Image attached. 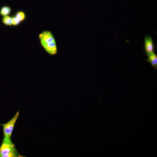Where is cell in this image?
Here are the masks:
<instances>
[{
    "label": "cell",
    "instance_id": "cell-4",
    "mask_svg": "<svg viewBox=\"0 0 157 157\" xmlns=\"http://www.w3.org/2000/svg\"><path fill=\"white\" fill-rule=\"evenodd\" d=\"M155 46L151 37L146 35L144 38V50L146 53L154 51Z\"/></svg>",
    "mask_w": 157,
    "mask_h": 157
},
{
    "label": "cell",
    "instance_id": "cell-6",
    "mask_svg": "<svg viewBox=\"0 0 157 157\" xmlns=\"http://www.w3.org/2000/svg\"><path fill=\"white\" fill-rule=\"evenodd\" d=\"M147 56V61L150 63L155 69H157V56L154 51L146 53Z\"/></svg>",
    "mask_w": 157,
    "mask_h": 157
},
{
    "label": "cell",
    "instance_id": "cell-7",
    "mask_svg": "<svg viewBox=\"0 0 157 157\" xmlns=\"http://www.w3.org/2000/svg\"><path fill=\"white\" fill-rule=\"evenodd\" d=\"M11 11L10 8L7 6L3 7L0 11L1 15L3 16H7Z\"/></svg>",
    "mask_w": 157,
    "mask_h": 157
},
{
    "label": "cell",
    "instance_id": "cell-1",
    "mask_svg": "<svg viewBox=\"0 0 157 157\" xmlns=\"http://www.w3.org/2000/svg\"><path fill=\"white\" fill-rule=\"evenodd\" d=\"M19 115L18 111L13 117L7 123L2 125L4 138L10 139V137L15 123Z\"/></svg>",
    "mask_w": 157,
    "mask_h": 157
},
{
    "label": "cell",
    "instance_id": "cell-11",
    "mask_svg": "<svg viewBox=\"0 0 157 157\" xmlns=\"http://www.w3.org/2000/svg\"><path fill=\"white\" fill-rule=\"evenodd\" d=\"M20 21L16 17H13V24L16 25L18 24Z\"/></svg>",
    "mask_w": 157,
    "mask_h": 157
},
{
    "label": "cell",
    "instance_id": "cell-2",
    "mask_svg": "<svg viewBox=\"0 0 157 157\" xmlns=\"http://www.w3.org/2000/svg\"><path fill=\"white\" fill-rule=\"evenodd\" d=\"M17 151L10 139L4 137L0 147V157L11 152Z\"/></svg>",
    "mask_w": 157,
    "mask_h": 157
},
{
    "label": "cell",
    "instance_id": "cell-10",
    "mask_svg": "<svg viewBox=\"0 0 157 157\" xmlns=\"http://www.w3.org/2000/svg\"><path fill=\"white\" fill-rule=\"evenodd\" d=\"M15 17L19 21H21L24 19L25 15L24 12L19 11L17 13Z\"/></svg>",
    "mask_w": 157,
    "mask_h": 157
},
{
    "label": "cell",
    "instance_id": "cell-3",
    "mask_svg": "<svg viewBox=\"0 0 157 157\" xmlns=\"http://www.w3.org/2000/svg\"><path fill=\"white\" fill-rule=\"evenodd\" d=\"M41 45L49 44L56 42L54 36L52 33L49 31H44L39 35Z\"/></svg>",
    "mask_w": 157,
    "mask_h": 157
},
{
    "label": "cell",
    "instance_id": "cell-9",
    "mask_svg": "<svg viewBox=\"0 0 157 157\" xmlns=\"http://www.w3.org/2000/svg\"><path fill=\"white\" fill-rule=\"evenodd\" d=\"M20 156V155L17 151L11 152L7 154L4 155L2 157H17Z\"/></svg>",
    "mask_w": 157,
    "mask_h": 157
},
{
    "label": "cell",
    "instance_id": "cell-8",
    "mask_svg": "<svg viewBox=\"0 0 157 157\" xmlns=\"http://www.w3.org/2000/svg\"><path fill=\"white\" fill-rule=\"evenodd\" d=\"M2 22L5 24L8 25H13V17L7 16H3Z\"/></svg>",
    "mask_w": 157,
    "mask_h": 157
},
{
    "label": "cell",
    "instance_id": "cell-5",
    "mask_svg": "<svg viewBox=\"0 0 157 157\" xmlns=\"http://www.w3.org/2000/svg\"><path fill=\"white\" fill-rule=\"evenodd\" d=\"M41 45L47 52L49 54L54 55L57 53V48L56 42Z\"/></svg>",
    "mask_w": 157,
    "mask_h": 157
}]
</instances>
